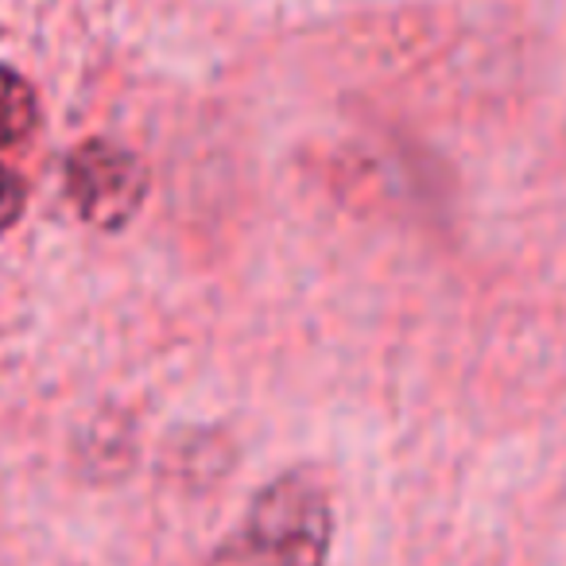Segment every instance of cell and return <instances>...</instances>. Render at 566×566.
<instances>
[{
    "instance_id": "7a4b0ae2",
    "label": "cell",
    "mask_w": 566,
    "mask_h": 566,
    "mask_svg": "<svg viewBox=\"0 0 566 566\" xmlns=\"http://www.w3.org/2000/svg\"><path fill=\"white\" fill-rule=\"evenodd\" d=\"M66 195L90 226L117 229L144 206L148 171L120 144L86 140L66 164Z\"/></svg>"
},
{
    "instance_id": "6da1fadb",
    "label": "cell",
    "mask_w": 566,
    "mask_h": 566,
    "mask_svg": "<svg viewBox=\"0 0 566 566\" xmlns=\"http://www.w3.org/2000/svg\"><path fill=\"white\" fill-rule=\"evenodd\" d=\"M334 509L311 473H283L213 551L210 566H326Z\"/></svg>"
},
{
    "instance_id": "3957f363",
    "label": "cell",
    "mask_w": 566,
    "mask_h": 566,
    "mask_svg": "<svg viewBox=\"0 0 566 566\" xmlns=\"http://www.w3.org/2000/svg\"><path fill=\"white\" fill-rule=\"evenodd\" d=\"M40 120V105L35 94L17 71L0 66V148H17L20 140L35 133Z\"/></svg>"
},
{
    "instance_id": "277c9868",
    "label": "cell",
    "mask_w": 566,
    "mask_h": 566,
    "mask_svg": "<svg viewBox=\"0 0 566 566\" xmlns=\"http://www.w3.org/2000/svg\"><path fill=\"white\" fill-rule=\"evenodd\" d=\"M24 202H28L24 179H20L12 167L0 164V237L17 226V218L24 213Z\"/></svg>"
}]
</instances>
